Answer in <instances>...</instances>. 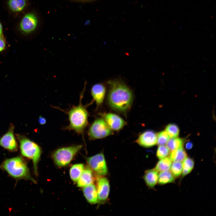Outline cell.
<instances>
[{"label":"cell","mask_w":216,"mask_h":216,"mask_svg":"<svg viewBox=\"0 0 216 216\" xmlns=\"http://www.w3.org/2000/svg\"><path fill=\"white\" fill-rule=\"evenodd\" d=\"M104 119L112 130L118 131L122 128L126 124L125 121L118 115L108 113L103 115Z\"/></svg>","instance_id":"obj_12"},{"label":"cell","mask_w":216,"mask_h":216,"mask_svg":"<svg viewBox=\"0 0 216 216\" xmlns=\"http://www.w3.org/2000/svg\"><path fill=\"white\" fill-rule=\"evenodd\" d=\"M106 92L105 87L101 83L95 84L92 87L91 94L98 106H100L102 104Z\"/></svg>","instance_id":"obj_14"},{"label":"cell","mask_w":216,"mask_h":216,"mask_svg":"<svg viewBox=\"0 0 216 216\" xmlns=\"http://www.w3.org/2000/svg\"><path fill=\"white\" fill-rule=\"evenodd\" d=\"M193 146V143L191 142H187L186 145L185 147L186 149H191Z\"/></svg>","instance_id":"obj_31"},{"label":"cell","mask_w":216,"mask_h":216,"mask_svg":"<svg viewBox=\"0 0 216 216\" xmlns=\"http://www.w3.org/2000/svg\"><path fill=\"white\" fill-rule=\"evenodd\" d=\"M16 136L20 144L21 155L32 160L34 173L38 176V164L41 154L40 147L24 135L16 134Z\"/></svg>","instance_id":"obj_5"},{"label":"cell","mask_w":216,"mask_h":216,"mask_svg":"<svg viewBox=\"0 0 216 216\" xmlns=\"http://www.w3.org/2000/svg\"><path fill=\"white\" fill-rule=\"evenodd\" d=\"M82 191L85 198L89 203L95 204L98 202L97 188L93 183L83 187Z\"/></svg>","instance_id":"obj_16"},{"label":"cell","mask_w":216,"mask_h":216,"mask_svg":"<svg viewBox=\"0 0 216 216\" xmlns=\"http://www.w3.org/2000/svg\"><path fill=\"white\" fill-rule=\"evenodd\" d=\"M84 169V166L82 164H75L71 167L70 170V175L74 182H76L77 181Z\"/></svg>","instance_id":"obj_18"},{"label":"cell","mask_w":216,"mask_h":216,"mask_svg":"<svg viewBox=\"0 0 216 216\" xmlns=\"http://www.w3.org/2000/svg\"><path fill=\"white\" fill-rule=\"evenodd\" d=\"M14 127L10 123L7 132L0 138V146L9 151H17L18 145L14 134Z\"/></svg>","instance_id":"obj_10"},{"label":"cell","mask_w":216,"mask_h":216,"mask_svg":"<svg viewBox=\"0 0 216 216\" xmlns=\"http://www.w3.org/2000/svg\"><path fill=\"white\" fill-rule=\"evenodd\" d=\"M165 129L170 138H175L179 135V129L175 124H168L166 126Z\"/></svg>","instance_id":"obj_24"},{"label":"cell","mask_w":216,"mask_h":216,"mask_svg":"<svg viewBox=\"0 0 216 216\" xmlns=\"http://www.w3.org/2000/svg\"><path fill=\"white\" fill-rule=\"evenodd\" d=\"M38 122L40 124L44 125L46 123V120L45 118L40 116L39 117Z\"/></svg>","instance_id":"obj_29"},{"label":"cell","mask_w":216,"mask_h":216,"mask_svg":"<svg viewBox=\"0 0 216 216\" xmlns=\"http://www.w3.org/2000/svg\"><path fill=\"white\" fill-rule=\"evenodd\" d=\"M112 134V131L104 118L95 119L90 126L88 132L90 139L103 138Z\"/></svg>","instance_id":"obj_8"},{"label":"cell","mask_w":216,"mask_h":216,"mask_svg":"<svg viewBox=\"0 0 216 216\" xmlns=\"http://www.w3.org/2000/svg\"><path fill=\"white\" fill-rule=\"evenodd\" d=\"M157 134L152 130L146 131L140 135L136 142L140 146L150 147L157 143Z\"/></svg>","instance_id":"obj_13"},{"label":"cell","mask_w":216,"mask_h":216,"mask_svg":"<svg viewBox=\"0 0 216 216\" xmlns=\"http://www.w3.org/2000/svg\"><path fill=\"white\" fill-rule=\"evenodd\" d=\"M87 161L89 167L97 175L103 176L107 174V168L102 153L88 158Z\"/></svg>","instance_id":"obj_9"},{"label":"cell","mask_w":216,"mask_h":216,"mask_svg":"<svg viewBox=\"0 0 216 216\" xmlns=\"http://www.w3.org/2000/svg\"><path fill=\"white\" fill-rule=\"evenodd\" d=\"M170 150L164 145H160L156 152V156L160 159L166 157L169 154Z\"/></svg>","instance_id":"obj_26"},{"label":"cell","mask_w":216,"mask_h":216,"mask_svg":"<svg viewBox=\"0 0 216 216\" xmlns=\"http://www.w3.org/2000/svg\"><path fill=\"white\" fill-rule=\"evenodd\" d=\"M108 101L113 110L125 112L129 110L133 100L131 90L125 85L118 81L110 82Z\"/></svg>","instance_id":"obj_1"},{"label":"cell","mask_w":216,"mask_h":216,"mask_svg":"<svg viewBox=\"0 0 216 216\" xmlns=\"http://www.w3.org/2000/svg\"><path fill=\"white\" fill-rule=\"evenodd\" d=\"M97 189L98 202L105 201L109 196L110 186L107 179L103 176L98 178L97 181Z\"/></svg>","instance_id":"obj_11"},{"label":"cell","mask_w":216,"mask_h":216,"mask_svg":"<svg viewBox=\"0 0 216 216\" xmlns=\"http://www.w3.org/2000/svg\"><path fill=\"white\" fill-rule=\"evenodd\" d=\"M39 23L37 14L29 8L17 18L14 26V30L19 36L26 38L36 31Z\"/></svg>","instance_id":"obj_3"},{"label":"cell","mask_w":216,"mask_h":216,"mask_svg":"<svg viewBox=\"0 0 216 216\" xmlns=\"http://www.w3.org/2000/svg\"><path fill=\"white\" fill-rule=\"evenodd\" d=\"M157 143L159 146L166 144L170 137L166 130L162 131L157 134Z\"/></svg>","instance_id":"obj_25"},{"label":"cell","mask_w":216,"mask_h":216,"mask_svg":"<svg viewBox=\"0 0 216 216\" xmlns=\"http://www.w3.org/2000/svg\"><path fill=\"white\" fill-rule=\"evenodd\" d=\"M175 178L169 171L161 172L158 175V182L161 185L172 183L175 181Z\"/></svg>","instance_id":"obj_20"},{"label":"cell","mask_w":216,"mask_h":216,"mask_svg":"<svg viewBox=\"0 0 216 216\" xmlns=\"http://www.w3.org/2000/svg\"><path fill=\"white\" fill-rule=\"evenodd\" d=\"M0 169L16 180H28L36 183L31 175L26 161L21 156L5 160L0 165Z\"/></svg>","instance_id":"obj_2"},{"label":"cell","mask_w":216,"mask_h":216,"mask_svg":"<svg viewBox=\"0 0 216 216\" xmlns=\"http://www.w3.org/2000/svg\"><path fill=\"white\" fill-rule=\"evenodd\" d=\"M182 164V176H184L192 171L194 166V162L191 158L186 157L183 160Z\"/></svg>","instance_id":"obj_22"},{"label":"cell","mask_w":216,"mask_h":216,"mask_svg":"<svg viewBox=\"0 0 216 216\" xmlns=\"http://www.w3.org/2000/svg\"><path fill=\"white\" fill-rule=\"evenodd\" d=\"M94 181L92 170L88 167L85 168L81 176L78 180L77 186L84 187L92 183Z\"/></svg>","instance_id":"obj_15"},{"label":"cell","mask_w":216,"mask_h":216,"mask_svg":"<svg viewBox=\"0 0 216 216\" xmlns=\"http://www.w3.org/2000/svg\"><path fill=\"white\" fill-rule=\"evenodd\" d=\"M4 37L3 26L2 23L0 21V38Z\"/></svg>","instance_id":"obj_30"},{"label":"cell","mask_w":216,"mask_h":216,"mask_svg":"<svg viewBox=\"0 0 216 216\" xmlns=\"http://www.w3.org/2000/svg\"><path fill=\"white\" fill-rule=\"evenodd\" d=\"M172 164L169 158L166 157L160 159L157 164L155 169L158 172L169 171Z\"/></svg>","instance_id":"obj_21"},{"label":"cell","mask_w":216,"mask_h":216,"mask_svg":"<svg viewBox=\"0 0 216 216\" xmlns=\"http://www.w3.org/2000/svg\"><path fill=\"white\" fill-rule=\"evenodd\" d=\"M82 147V145H77L58 148L52 154L53 160L58 166H66L69 164Z\"/></svg>","instance_id":"obj_6"},{"label":"cell","mask_w":216,"mask_h":216,"mask_svg":"<svg viewBox=\"0 0 216 216\" xmlns=\"http://www.w3.org/2000/svg\"><path fill=\"white\" fill-rule=\"evenodd\" d=\"M184 140L182 139L176 138L173 139V145L174 150L183 147Z\"/></svg>","instance_id":"obj_27"},{"label":"cell","mask_w":216,"mask_h":216,"mask_svg":"<svg viewBox=\"0 0 216 216\" xmlns=\"http://www.w3.org/2000/svg\"><path fill=\"white\" fill-rule=\"evenodd\" d=\"M158 172L155 169L146 171L144 176L145 182L150 188L154 187L158 182Z\"/></svg>","instance_id":"obj_17"},{"label":"cell","mask_w":216,"mask_h":216,"mask_svg":"<svg viewBox=\"0 0 216 216\" xmlns=\"http://www.w3.org/2000/svg\"><path fill=\"white\" fill-rule=\"evenodd\" d=\"M187 156L186 152L182 147L172 151L169 158L172 161L182 162Z\"/></svg>","instance_id":"obj_19"},{"label":"cell","mask_w":216,"mask_h":216,"mask_svg":"<svg viewBox=\"0 0 216 216\" xmlns=\"http://www.w3.org/2000/svg\"><path fill=\"white\" fill-rule=\"evenodd\" d=\"M68 115L69 124L66 129L74 130L78 134H82L88 124V114L86 106L80 101L78 105L69 110Z\"/></svg>","instance_id":"obj_4"},{"label":"cell","mask_w":216,"mask_h":216,"mask_svg":"<svg viewBox=\"0 0 216 216\" xmlns=\"http://www.w3.org/2000/svg\"><path fill=\"white\" fill-rule=\"evenodd\" d=\"M3 8L10 16L17 18L30 8V0H2Z\"/></svg>","instance_id":"obj_7"},{"label":"cell","mask_w":216,"mask_h":216,"mask_svg":"<svg viewBox=\"0 0 216 216\" xmlns=\"http://www.w3.org/2000/svg\"><path fill=\"white\" fill-rule=\"evenodd\" d=\"M7 46V43L4 37L0 38V53L4 51Z\"/></svg>","instance_id":"obj_28"},{"label":"cell","mask_w":216,"mask_h":216,"mask_svg":"<svg viewBox=\"0 0 216 216\" xmlns=\"http://www.w3.org/2000/svg\"><path fill=\"white\" fill-rule=\"evenodd\" d=\"M170 169L171 172L175 177H178L182 173V163L179 161H173L172 164Z\"/></svg>","instance_id":"obj_23"}]
</instances>
